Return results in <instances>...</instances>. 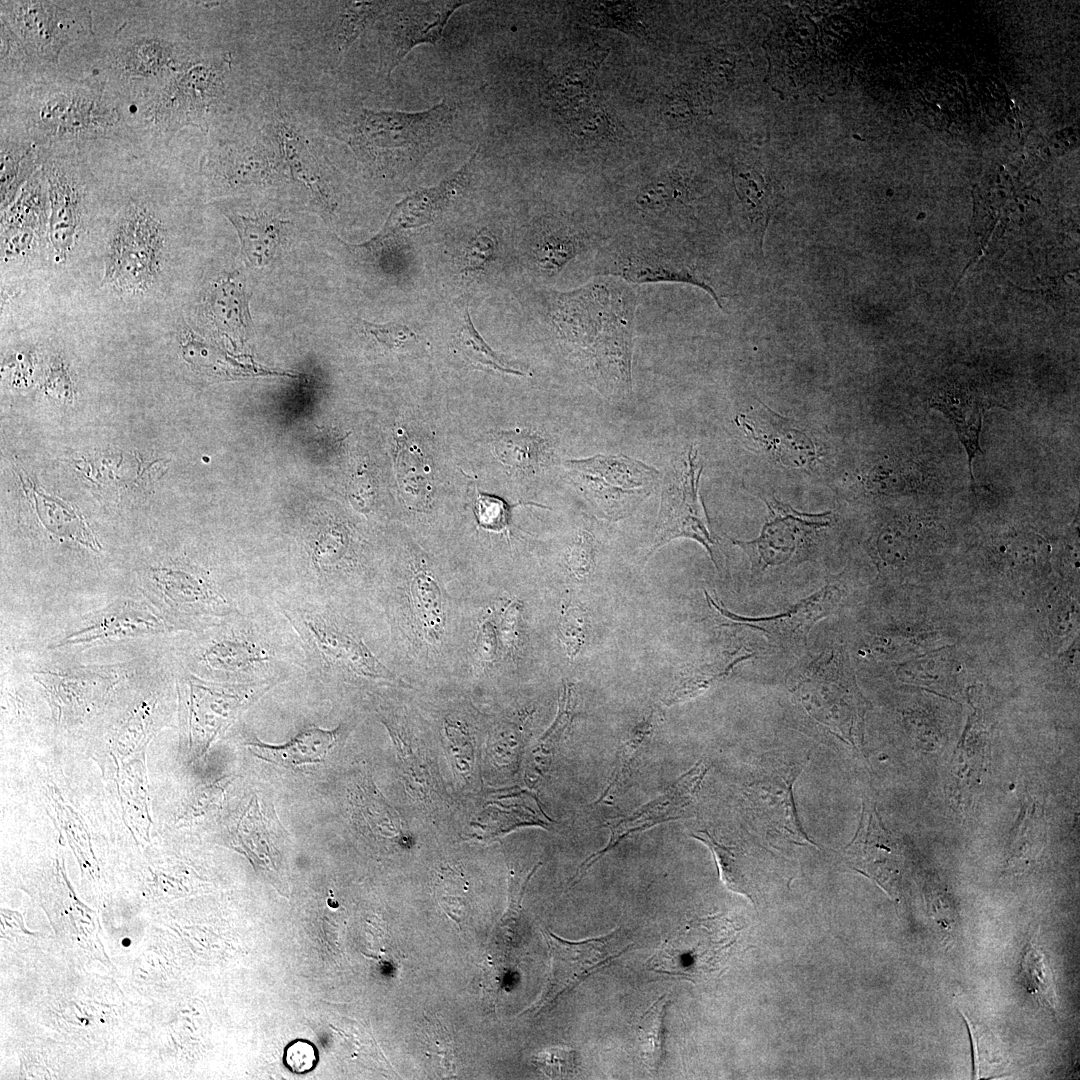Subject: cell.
I'll use <instances>...</instances> for the list:
<instances>
[{
	"mask_svg": "<svg viewBox=\"0 0 1080 1080\" xmlns=\"http://www.w3.org/2000/svg\"><path fill=\"white\" fill-rule=\"evenodd\" d=\"M635 297L625 286L591 284L556 295L552 320L585 378L609 399L631 393Z\"/></svg>",
	"mask_w": 1080,
	"mask_h": 1080,
	"instance_id": "1",
	"label": "cell"
},
{
	"mask_svg": "<svg viewBox=\"0 0 1080 1080\" xmlns=\"http://www.w3.org/2000/svg\"><path fill=\"white\" fill-rule=\"evenodd\" d=\"M264 609H247L224 619L225 624L201 643L196 666L231 678L234 683H275L290 668L305 669L298 641L281 632Z\"/></svg>",
	"mask_w": 1080,
	"mask_h": 1080,
	"instance_id": "2",
	"label": "cell"
},
{
	"mask_svg": "<svg viewBox=\"0 0 1080 1080\" xmlns=\"http://www.w3.org/2000/svg\"><path fill=\"white\" fill-rule=\"evenodd\" d=\"M276 607L301 645L305 669L327 677L355 676L366 680L398 681L341 618L332 599L281 592Z\"/></svg>",
	"mask_w": 1080,
	"mask_h": 1080,
	"instance_id": "3",
	"label": "cell"
},
{
	"mask_svg": "<svg viewBox=\"0 0 1080 1080\" xmlns=\"http://www.w3.org/2000/svg\"><path fill=\"white\" fill-rule=\"evenodd\" d=\"M455 116V107L445 100L420 112L362 109L352 123L349 144L376 169L409 171L447 140Z\"/></svg>",
	"mask_w": 1080,
	"mask_h": 1080,
	"instance_id": "4",
	"label": "cell"
},
{
	"mask_svg": "<svg viewBox=\"0 0 1080 1080\" xmlns=\"http://www.w3.org/2000/svg\"><path fill=\"white\" fill-rule=\"evenodd\" d=\"M789 686L795 703L809 718L846 743L857 746L862 741L868 704L843 645L833 646L800 668Z\"/></svg>",
	"mask_w": 1080,
	"mask_h": 1080,
	"instance_id": "5",
	"label": "cell"
},
{
	"mask_svg": "<svg viewBox=\"0 0 1080 1080\" xmlns=\"http://www.w3.org/2000/svg\"><path fill=\"white\" fill-rule=\"evenodd\" d=\"M24 115L38 144L101 137L119 123L115 104L100 86L77 82L33 92Z\"/></svg>",
	"mask_w": 1080,
	"mask_h": 1080,
	"instance_id": "6",
	"label": "cell"
},
{
	"mask_svg": "<svg viewBox=\"0 0 1080 1080\" xmlns=\"http://www.w3.org/2000/svg\"><path fill=\"white\" fill-rule=\"evenodd\" d=\"M166 229L147 205L130 202L118 213L107 243L102 283L114 292H148L160 274Z\"/></svg>",
	"mask_w": 1080,
	"mask_h": 1080,
	"instance_id": "7",
	"label": "cell"
},
{
	"mask_svg": "<svg viewBox=\"0 0 1080 1080\" xmlns=\"http://www.w3.org/2000/svg\"><path fill=\"white\" fill-rule=\"evenodd\" d=\"M573 485L599 517L630 515L659 485L656 468L626 455L598 454L565 462Z\"/></svg>",
	"mask_w": 1080,
	"mask_h": 1080,
	"instance_id": "8",
	"label": "cell"
},
{
	"mask_svg": "<svg viewBox=\"0 0 1080 1080\" xmlns=\"http://www.w3.org/2000/svg\"><path fill=\"white\" fill-rule=\"evenodd\" d=\"M702 470L697 449L691 446L685 459L665 474L657 530L648 557L674 539L689 538L703 545L720 570L717 538L699 494Z\"/></svg>",
	"mask_w": 1080,
	"mask_h": 1080,
	"instance_id": "9",
	"label": "cell"
},
{
	"mask_svg": "<svg viewBox=\"0 0 1080 1080\" xmlns=\"http://www.w3.org/2000/svg\"><path fill=\"white\" fill-rule=\"evenodd\" d=\"M1 21L25 51L52 63L91 28L89 11L75 2L2 1Z\"/></svg>",
	"mask_w": 1080,
	"mask_h": 1080,
	"instance_id": "10",
	"label": "cell"
},
{
	"mask_svg": "<svg viewBox=\"0 0 1080 1080\" xmlns=\"http://www.w3.org/2000/svg\"><path fill=\"white\" fill-rule=\"evenodd\" d=\"M767 517L759 536L733 540L748 556L753 573L779 566L796 567L809 559L818 533L830 525V512L801 513L775 498L765 500Z\"/></svg>",
	"mask_w": 1080,
	"mask_h": 1080,
	"instance_id": "11",
	"label": "cell"
},
{
	"mask_svg": "<svg viewBox=\"0 0 1080 1080\" xmlns=\"http://www.w3.org/2000/svg\"><path fill=\"white\" fill-rule=\"evenodd\" d=\"M543 934L551 955V969L546 989L532 1009L535 1015L550 1010L560 997L632 946V942L627 941V933L620 928L580 942L566 941L548 929Z\"/></svg>",
	"mask_w": 1080,
	"mask_h": 1080,
	"instance_id": "12",
	"label": "cell"
},
{
	"mask_svg": "<svg viewBox=\"0 0 1080 1080\" xmlns=\"http://www.w3.org/2000/svg\"><path fill=\"white\" fill-rule=\"evenodd\" d=\"M221 68L195 64L174 73L151 100L145 112L148 120L164 132L203 123L222 89Z\"/></svg>",
	"mask_w": 1080,
	"mask_h": 1080,
	"instance_id": "13",
	"label": "cell"
},
{
	"mask_svg": "<svg viewBox=\"0 0 1080 1080\" xmlns=\"http://www.w3.org/2000/svg\"><path fill=\"white\" fill-rule=\"evenodd\" d=\"M275 683H213L186 679L191 747L204 753L213 740Z\"/></svg>",
	"mask_w": 1080,
	"mask_h": 1080,
	"instance_id": "14",
	"label": "cell"
},
{
	"mask_svg": "<svg viewBox=\"0 0 1080 1080\" xmlns=\"http://www.w3.org/2000/svg\"><path fill=\"white\" fill-rule=\"evenodd\" d=\"M469 1L393 2L381 17L380 68L389 77L417 45L436 44L451 15Z\"/></svg>",
	"mask_w": 1080,
	"mask_h": 1080,
	"instance_id": "15",
	"label": "cell"
},
{
	"mask_svg": "<svg viewBox=\"0 0 1080 1080\" xmlns=\"http://www.w3.org/2000/svg\"><path fill=\"white\" fill-rule=\"evenodd\" d=\"M724 921L720 917H708L690 922L663 942L648 961V968L689 979L716 970L731 945Z\"/></svg>",
	"mask_w": 1080,
	"mask_h": 1080,
	"instance_id": "16",
	"label": "cell"
},
{
	"mask_svg": "<svg viewBox=\"0 0 1080 1080\" xmlns=\"http://www.w3.org/2000/svg\"><path fill=\"white\" fill-rule=\"evenodd\" d=\"M705 595L710 606L728 623L759 631L779 648L799 652L806 645L812 627L836 611L845 592L841 583L830 582L780 614L754 618L734 614L717 603L707 592Z\"/></svg>",
	"mask_w": 1080,
	"mask_h": 1080,
	"instance_id": "17",
	"label": "cell"
},
{
	"mask_svg": "<svg viewBox=\"0 0 1080 1080\" xmlns=\"http://www.w3.org/2000/svg\"><path fill=\"white\" fill-rule=\"evenodd\" d=\"M805 764L770 765L754 772L744 790L746 808L768 833L795 843H812L798 821L793 783Z\"/></svg>",
	"mask_w": 1080,
	"mask_h": 1080,
	"instance_id": "18",
	"label": "cell"
},
{
	"mask_svg": "<svg viewBox=\"0 0 1080 1080\" xmlns=\"http://www.w3.org/2000/svg\"><path fill=\"white\" fill-rule=\"evenodd\" d=\"M41 169L50 206L48 237L55 261L64 263L74 251L82 227L85 183L78 162L72 159H48Z\"/></svg>",
	"mask_w": 1080,
	"mask_h": 1080,
	"instance_id": "19",
	"label": "cell"
},
{
	"mask_svg": "<svg viewBox=\"0 0 1080 1080\" xmlns=\"http://www.w3.org/2000/svg\"><path fill=\"white\" fill-rule=\"evenodd\" d=\"M708 770L709 765L705 761H698L667 787L661 795L642 805L628 816L610 822L607 826L610 830V839L607 845L591 854L581 863L575 874L574 881H580L595 862L629 836L658 824L680 819L686 809L692 805Z\"/></svg>",
	"mask_w": 1080,
	"mask_h": 1080,
	"instance_id": "20",
	"label": "cell"
},
{
	"mask_svg": "<svg viewBox=\"0 0 1080 1080\" xmlns=\"http://www.w3.org/2000/svg\"><path fill=\"white\" fill-rule=\"evenodd\" d=\"M849 865L894 893L901 880L902 853L896 839L885 829L875 805L863 802V810L851 843L844 849Z\"/></svg>",
	"mask_w": 1080,
	"mask_h": 1080,
	"instance_id": "21",
	"label": "cell"
},
{
	"mask_svg": "<svg viewBox=\"0 0 1080 1080\" xmlns=\"http://www.w3.org/2000/svg\"><path fill=\"white\" fill-rule=\"evenodd\" d=\"M49 217L47 184L40 168L2 213V253L5 260L33 251L48 233Z\"/></svg>",
	"mask_w": 1080,
	"mask_h": 1080,
	"instance_id": "22",
	"label": "cell"
},
{
	"mask_svg": "<svg viewBox=\"0 0 1080 1080\" xmlns=\"http://www.w3.org/2000/svg\"><path fill=\"white\" fill-rule=\"evenodd\" d=\"M737 425L777 461L803 467L817 459L813 440L793 422L764 404L758 410L737 417Z\"/></svg>",
	"mask_w": 1080,
	"mask_h": 1080,
	"instance_id": "23",
	"label": "cell"
},
{
	"mask_svg": "<svg viewBox=\"0 0 1080 1080\" xmlns=\"http://www.w3.org/2000/svg\"><path fill=\"white\" fill-rule=\"evenodd\" d=\"M930 404L940 410L954 425L968 457L972 484V462L980 448V433L985 411L991 403L980 392L960 383L940 386L931 396Z\"/></svg>",
	"mask_w": 1080,
	"mask_h": 1080,
	"instance_id": "24",
	"label": "cell"
},
{
	"mask_svg": "<svg viewBox=\"0 0 1080 1080\" xmlns=\"http://www.w3.org/2000/svg\"><path fill=\"white\" fill-rule=\"evenodd\" d=\"M166 623L150 609L133 601L109 607L90 625L59 641L54 647L78 645L109 638L135 637L164 632Z\"/></svg>",
	"mask_w": 1080,
	"mask_h": 1080,
	"instance_id": "25",
	"label": "cell"
},
{
	"mask_svg": "<svg viewBox=\"0 0 1080 1080\" xmlns=\"http://www.w3.org/2000/svg\"><path fill=\"white\" fill-rule=\"evenodd\" d=\"M278 821L263 808L257 795H253L240 816L234 839L252 863L267 872H276L279 856L278 839L282 836Z\"/></svg>",
	"mask_w": 1080,
	"mask_h": 1080,
	"instance_id": "26",
	"label": "cell"
},
{
	"mask_svg": "<svg viewBox=\"0 0 1080 1080\" xmlns=\"http://www.w3.org/2000/svg\"><path fill=\"white\" fill-rule=\"evenodd\" d=\"M34 678L53 696L61 711L87 707L107 692L118 677L109 669L81 667L62 672L36 671Z\"/></svg>",
	"mask_w": 1080,
	"mask_h": 1080,
	"instance_id": "27",
	"label": "cell"
},
{
	"mask_svg": "<svg viewBox=\"0 0 1080 1080\" xmlns=\"http://www.w3.org/2000/svg\"><path fill=\"white\" fill-rule=\"evenodd\" d=\"M112 66L122 76L147 78L176 73L178 65L173 43L157 36H140L117 45Z\"/></svg>",
	"mask_w": 1080,
	"mask_h": 1080,
	"instance_id": "28",
	"label": "cell"
},
{
	"mask_svg": "<svg viewBox=\"0 0 1080 1080\" xmlns=\"http://www.w3.org/2000/svg\"><path fill=\"white\" fill-rule=\"evenodd\" d=\"M340 734V727L327 730L309 726L284 744L271 745L257 741L249 743L248 748L262 760L282 767H297L323 762Z\"/></svg>",
	"mask_w": 1080,
	"mask_h": 1080,
	"instance_id": "29",
	"label": "cell"
},
{
	"mask_svg": "<svg viewBox=\"0 0 1080 1080\" xmlns=\"http://www.w3.org/2000/svg\"><path fill=\"white\" fill-rule=\"evenodd\" d=\"M41 150L33 141H14L1 138L0 190L1 208L8 207L24 184L43 165Z\"/></svg>",
	"mask_w": 1080,
	"mask_h": 1080,
	"instance_id": "30",
	"label": "cell"
},
{
	"mask_svg": "<svg viewBox=\"0 0 1080 1080\" xmlns=\"http://www.w3.org/2000/svg\"><path fill=\"white\" fill-rule=\"evenodd\" d=\"M659 711L652 709L624 740L616 756L610 778L596 803H602L621 791L631 780L646 752L660 721Z\"/></svg>",
	"mask_w": 1080,
	"mask_h": 1080,
	"instance_id": "31",
	"label": "cell"
},
{
	"mask_svg": "<svg viewBox=\"0 0 1080 1080\" xmlns=\"http://www.w3.org/2000/svg\"><path fill=\"white\" fill-rule=\"evenodd\" d=\"M750 654L736 653L721 659L693 665L685 668L673 688L663 700L667 706L688 701L712 688L744 660L750 658Z\"/></svg>",
	"mask_w": 1080,
	"mask_h": 1080,
	"instance_id": "32",
	"label": "cell"
},
{
	"mask_svg": "<svg viewBox=\"0 0 1080 1080\" xmlns=\"http://www.w3.org/2000/svg\"><path fill=\"white\" fill-rule=\"evenodd\" d=\"M226 216L238 232L244 255L255 265L267 264L280 242L283 222L266 215L246 217L226 213Z\"/></svg>",
	"mask_w": 1080,
	"mask_h": 1080,
	"instance_id": "33",
	"label": "cell"
},
{
	"mask_svg": "<svg viewBox=\"0 0 1080 1080\" xmlns=\"http://www.w3.org/2000/svg\"><path fill=\"white\" fill-rule=\"evenodd\" d=\"M691 836L710 849L724 884L730 890L752 899L755 884L750 856L739 847L719 842L708 830H699Z\"/></svg>",
	"mask_w": 1080,
	"mask_h": 1080,
	"instance_id": "34",
	"label": "cell"
},
{
	"mask_svg": "<svg viewBox=\"0 0 1080 1080\" xmlns=\"http://www.w3.org/2000/svg\"><path fill=\"white\" fill-rule=\"evenodd\" d=\"M576 704L577 698L573 685L565 683L559 699L557 716L531 752L528 772L531 782H537L548 770L557 745L570 729L575 716Z\"/></svg>",
	"mask_w": 1080,
	"mask_h": 1080,
	"instance_id": "35",
	"label": "cell"
},
{
	"mask_svg": "<svg viewBox=\"0 0 1080 1080\" xmlns=\"http://www.w3.org/2000/svg\"><path fill=\"white\" fill-rule=\"evenodd\" d=\"M392 3L382 1L341 2L335 31V43L341 57L369 25L387 12Z\"/></svg>",
	"mask_w": 1080,
	"mask_h": 1080,
	"instance_id": "36",
	"label": "cell"
},
{
	"mask_svg": "<svg viewBox=\"0 0 1080 1080\" xmlns=\"http://www.w3.org/2000/svg\"><path fill=\"white\" fill-rule=\"evenodd\" d=\"M411 597L426 639L437 642L444 628L439 586L431 575L420 572L412 580Z\"/></svg>",
	"mask_w": 1080,
	"mask_h": 1080,
	"instance_id": "37",
	"label": "cell"
},
{
	"mask_svg": "<svg viewBox=\"0 0 1080 1080\" xmlns=\"http://www.w3.org/2000/svg\"><path fill=\"white\" fill-rule=\"evenodd\" d=\"M616 274L633 282L678 281L690 283L706 290L721 307L715 292L705 282L686 268L670 264L668 261L633 257L620 263Z\"/></svg>",
	"mask_w": 1080,
	"mask_h": 1080,
	"instance_id": "38",
	"label": "cell"
},
{
	"mask_svg": "<svg viewBox=\"0 0 1080 1080\" xmlns=\"http://www.w3.org/2000/svg\"><path fill=\"white\" fill-rule=\"evenodd\" d=\"M507 794L502 795L496 800V803L493 801L494 803L487 807L489 810L486 814L487 818L491 821L496 819V822L491 824L496 828L494 830L495 835L509 832L521 826H548L546 822L548 817L528 805L523 796L524 793L510 792Z\"/></svg>",
	"mask_w": 1080,
	"mask_h": 1080,
	"instance_id": "39",
	"label": "cell"
},
{
	"mask_svg": "<svg viewBox=\"0 0 1080 1080\" xmlns=\"http://www.w3.org/2000/svg\"><path fill=\"white\" fill-rule=\"evenodd\" d=\"M668 1003L666 997L659 998L643 1014L638 1026L641 1056L649 1069H658L665 1056V1016Z\"/></svg>",
	"mask_w": 1080,
	"mask_h": 1080,
	"instance_id": "40",
	"label": "cell"
},
{
	"mask_svg": "<svg viewBox=\"0 0 1080 1080\" xmlns=\"http://www.w3.org/2000/svg\"><path fill=\"white\" fill-rule=\"evenodd\" d=\"M456 347L464 354V356L472 363L485 366L500 372H507L517 375H522L518 370H515L506 364L504 360L499 358L495 352L487 345L482 339L479 333L473 326L470 319L469 312L466 310L461 320L460 326L457 329L455 335Z\"/></svg>",
	"mask_w": 1080,
	"mask_h": 1080,
	"instance_id": "41",
	"label": "cell"
},
{
	"mask_svg": "<svg viewBox=\"0 0 1080 1080\" xmlns=\"http://www.w3.org/2000/svg\"><path fill=\"white\" fill-rule=\"evenodd\" d=\"M1022 973L1028 992L1040 1003L1054 1005V990L1045 958L1036 948L1029 946L1022 961Z\"/></svg>",
	"mask_w": 1080,
	"mask_h": 1080,
	"instance_id": "42",
	"label": "cell"
},
{
	"mask_svg": "<svg viewBox=\"0 0 1080 1080\" xmlns=\"http://www.w3.org/2000/svg\"><path fill=\"white\" fill-rule=\"evenodd\" d=\"M500 442L502 460L521 469H530L538 465L543 454V445L538 438L529 434H509Z\"/></svg>",
	"mask_w": 1080,
	"mask_h": 1080,
	"instance_id": "43",
	"label": "cell"
},
{
	"mask_svg": "<svg viewBox=\"0 0 1080 1080\" xmlns=\"http://www.w3.org/2000/svg\"><path fill=\"white\" fill-rule=\"evenodd\" d=\"M577 252V243L568 236H549L538 248L539 264L550 272L558 271Z\"/></svg>",
	"mask_w": 1080,
	"mask_h": 1080,
	"instance_id": "44",
	"label": "cell"
},
{
	"mask_svg": "<svg viewBox=\"0 0 1080 1080\" xmlns=\"http://www.w3.org/2000/svg\"><path fill=\"white\" fill-rule=\"evenodd\" d=\"M586 624L585 613L579 607H570L561 619L560 638L570 658L575 657L583 646Z\"/></svg>",
	"mask_w": 1080,
	"mask_h": 1080,
	"instance_id": "45",
	"label": "cell"
},
{
	"mask_svg": "<svg viewBox=\"0 0 1080 1080\" xmlns=\"http://www.w3.org/2000/svg\"><path fill=\"white\" fill-rule=\"evenodd\" d=\"M479 524L487 529L504 530L509 526L510 507L502 500L479 494L475 502Z\"/></svg>",
	"mask_w": 1080,
	"mask_h": 1080,
	"instance_id": "46",
	"label": "cell"
},
{
	"mask_svg": "<svg viewBox=\"0 0 1080 1080\" xmlns=\"http://www.w3.org/2000/svg\"><path fill=\"white\" fill-rule=\"evenodd\" d=\"M362 329L378 342L389 348H397L416 339L415 333L404 324L389 322L384 324L360 321Z\"/></svg>",
	"mask_w": 1080,
	"mask_h": 1080,
	"instance_id": "47",
	"label": "cell"
},
{
	"mask_svg": "<svg viewBox=\"0 0 1080 1080\" xmlns=\"http://www.w3.org/2000/svg\"><path fill=\"white\" fill-rule=\"evenodd\" d=\"M317 1062V1049L307 1040H294L285 1048L284 1064L296 1074H305L313 1070Z\"/></svg>",
	"mask_w": 1080,
	"mask_h": 1080,
	"instance_id": "48",
	"label": "cell"
},
{
	"mask_svg": "<svg viewBox=\"0 0 1080 1080\" xmlns=\"http://www.w3.org/2000/svg\"><path fill=\"white\" fill-rule=\"evenodd\" d=\"M593 563V543L591 537L583 533L574 542L570 556L569 566L571 571L579 578L590 573Z\"/></svg>",
	"mask_w": 1080,
	"mask_h": 1080,
	"instance_id": "49",
	"label": "cell"
},
{
	"mask_svg": "<svg viewBox=\"0 0 1080 1080\" xmlns=\"http://www.w3.org/2000/svg\"><path fill=\"white\" fill-rule=\"evenodd\" d=\"M522 610V602L514 601L504 612L499 630V638L507 650H512L516 645Z\"/></svg>",
	"mask_w": 1080,
	"mask_h": 1080,
	"instance_id": "50",
	"label": "cell"
},
{
	"mask_svg": "<svg viewBox=\"0 0 1080 1080\" xmlns=\"http://www.w3.org/2000/svg\"><path fill=\"white\" fill-rule=\"evenodd\" d=\"M497 650V632L492 621L485 620L477 635L475 655L477 660L482 663H490L493 661Z\"/></svg>",
	"mask_w": 1080,
	"mask_h": 1080,
	"instance_id": "51",
	"label": "cell"
},
{
	"mask_svg": "<svg viewBox=\"0 0 1080 1080\" xmlns=\"http://www.w3.org/2000/svg\"><path fill=\"white\" fill-rule=\"evenodd\" d=\"M573 1059L572 1052L552 1049L545 1054L542 1053L537 1063L541 1067L551 1063L554 1064L545 1071L548 1075H566L574 1067Z\"/></svg>",
	"mask_w": 1080,
	"mask_h": 1080,
	"instance_id": "52",
	"label": "cell"
},
{
	"mask_svg": "<svg viewBox=\"0 0 1080 1080\" xmlns=\"http://www.w3.org/2000/svg\"><path fill=\"white\" fill-rule=\"evenodd\" d=\"M495 242L489 235L477 236L468 248L466 259L470 268H479L489 260L494 251Z\"/></svg>",
	"mask_w": 1080,
	"mask_h": 1080,
	"instance_id": "53",
	"label": "cell"
}]
</instances>
